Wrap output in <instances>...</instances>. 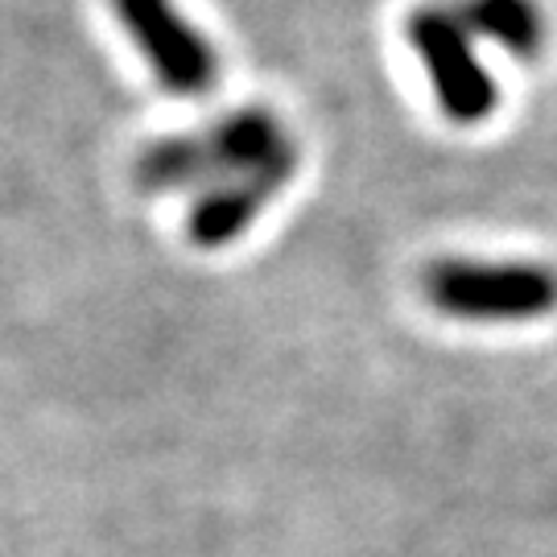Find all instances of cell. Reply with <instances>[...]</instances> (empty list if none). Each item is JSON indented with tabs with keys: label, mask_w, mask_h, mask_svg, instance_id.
<instances>
[{
	"label": "cell",
	"mask_w": 557,
	"mask_h": 557,
	"mask_svg": "<svg viewBox=\"0 0 557 557\" xmlns=\"http://www.w3.org/2000/svg\"><path fill=\"white\" fill-rule=\"evenodd\" d=\"M298 140L273 108H232L215 124L195 133L158 137L140 149L133 178L145 195L170 190H211L223 182L269 174V170H298Z\"/></svg>",
	"instance_id": "1"
},
{
	"label": "cell",
	"mask_w": 557,
	"mask_h": 557,
	"mask_svg": "<svg viewBox=\"0 0 557 557\" xmlns=\"http://www.w3.org/2000/svg\"><path fill=\"white\" fill-rule=\"evenodd\" d=\"M294 174L298 170H269V174H248V178L202 190L195 207H190V215H186L190 244L195 248H227V244H236L260 220V211L289 186Z\"/></svg>",
	"instance_id": "5"
},
{
	"label": "cell",
	"mask_w": 557,
	"mask_h": 557,
	"mask_svg": "<svg viewBox=\"0 0 557 557\" xmlns=\"http://www.w3.org/2000/svg\"><path fill=\"white\" fill-rule=\"evenodd\" d=\"M458 17L467 21V29L475 41L499 46L504 54L520 62L541 59L545 38H549V21L541 13L537 0H455Z\"/></svg>",
	"instance_id": "6"
},
{
	"label": "cell",
	"mask_w": 557,
	"mask_h": 557,
	"mask_svg": "<svg viewBox=\"0 0 557 557\" xmlns=\"http://www.w3.org/2000/svg\"><path fill=\"white\" fill-rule=\"evenodd\" d=\"M116 21L149 62L153 79L182 100L211 96L220 83V54L199 25H190L174 0H112Z\"/></svg>",
	"instance_id": "4"
},
{
	"label": "cell",
	"mask_w": 557,
	"mask_h": 557,
	"mask_svg": "<svg viewBox=\"0 0 557 557\" xmlns=\"http://www.w3.org/2000/svg\"><path fill=\"white\" fill-rule=\"evenodd\" d=\"M421 294L458 322H533L557 310V269L533 260L446 257L425 264Z\"/></svg>",
	"instance_id": "2"
},
{
	"label": "cell",
	"mask_w": 557,
	"mask_h": 557,
	"mask_svg": "<svg viewBox=\"0 0 557 557\" xmlns=\"http://www.w3.org/2000/svg\"><path fill=\"white\" fill-rule=\"evenodd\" d=\"M405 38L418 54L442 116L455 124H483L496 112L499 87L479 59V41L455 4H418L405 17Z\"/></svg>",
	"instance_id": "3"
}]
</instances>
